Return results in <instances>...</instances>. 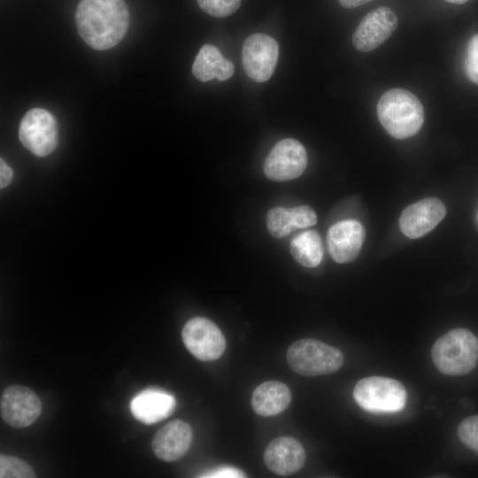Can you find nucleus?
Wrapping results in <instances>:
<instances>
[{"label":"nucleus","instance_id":"f257e3e1","mask_svg":"<svg viewBox=\"0 0 478 478\" xmlns=\"http://www.w3.org/2000/svg\"><path fill=\"white\" fill-rule=\"evenodd\" d=\"M75 22L80 36L89 47L105 50L126 35L129 12L124 0H81Z\"/></svg>","mask_w":478,"mask_h":478},{"label":"nucleus","instance_id":"f03ea898","mask_svg":"<svg viewBox=\"0 0 478 478\" xmlns=\"http://www.w3.org/2000/svg\"><path fill=\"white\" fill-rule=\"evenodd\" d=\"M376 112L383 128L394 138L416 135L424 122V109L419 98L405 89H391L379 99Z\"/></svg>","mask_w":478,"mask_h":478},{"label":"nucleus","instance_id":"7ed1b4c3","mask_svg":"<svg viewBox=\"0 0 478 478\" xmlns=\"http://www.w3.org/2000/svg\"><path fill=\"white\" fill-rule=\"evenodd\" d=\"M431 356L442 374H466L478 362V338L466 328L451 329L436 341Z\"/></svg>","mask_w":478,"mask_h":478},{"label":"nucleus","instance_id":"20e7f679","mask_svg":"<svg viewBox=\"0 0 478 478\" xmlns=\"http://www.w3.org/2000/svg\"><path fill=\"white\" fill-rule=\"evenodd\" d=\"M289 367L298 374L318 376L338 371L343 364V355L338 349L316 339H301L288 349Z\"/></svg>","mask_w":478,"mask_h":478},{"label":"nucleus","instance_id":"39448f33","mask_svg":"<svg viewBox=\"0 0 478 478\" xmlns=\"http://www.w3.org/2000/svg\"><path fill=\"white\" fill-rule=\"evenodd\" d=\"M353 397L365 411L374 413L397 412L404 409L407 393L398 381L384 376H369L357 382Z\"/></svg>","mask_w":478,"mask_h":478},{"label":"nucleus","instance_id":"423d86ee","mask_svg":"<svg viewBox=\"0 0 478 478\" xmlns=\"http://www.w3.org/2000/svg\"><path fill=\"white\" fill-rule=\"evenodd\" d=\"M19 137L33 154L38 157L50 154L58 143V128L54 116L42 108L29 110L20 121Z\"/></svg>","mask_w":478,"mask_h":478},{"label":"nucleus","instance_id":"0eeeda50","mask_svg":"<svg viewBox=\"0 0 478 478\" xmlns=\"http://www.w3.org/2000/svg\"><path fill=\"white\" fill-rule=\"evenodd\" d=\"M278 57L279 45L270 35L255 33L243 42V67L247 76L257 82H265L270 79Z\"/></svg>","mask_w":478,"mask_h":478},{"label":"nucleus","instance_id":"6e6552de","mask_svg":"<svg viewBox=\"0 0 478 478\" xmlns=\"http://www.w3.org/2000/svg\"><path fill=\"white\" fill-rule=\"evenodd\" d=\"M307 152L297 140L286 138L278 142L264 162V173L273 181H285L300 176L307 166Z\"/></svg>","mask_w":478,"mask_h":478},{"label":"nucleus","instance_id":"1a4fd4ad","mask_svg":"<svg viewBox=\"0 0 478 478\" xmlns=\"http://www.w3.org/2000/svg\"><path fill=\"white\" fill-rule=\"evenodd\" d=\"M181 337L188 351L202 361L219 358L226 349V340L220 329L206 318L189 320L182 328Z\"/></svg>","mask_w":478,"mask_h":478},{"label":"nucleus","instance_id":"9d476101","mask_svg":"<svg viewBox=\"0 0 478 478\" xmlns=\"http://www.w3.org/2000/svg\"><path fill=\"white\" fill-rule=\"evenodd\" d=\"M0 409L1 416L7 424L20 428L37 420L42 412V403L31 389L12 385L2 392Z\"/></svg>","mask_w":478,"mask_h":478},{"label":"nucleus","instance_id":"9b49d317","mask_svg":"<svg viewBox=\"0 0 478 478\" xmlns=\"http://www.w3.org/2000/svg\"><path fill=\"white\" fill-rule=\"evenodd\" d=\"M397 18L386 6L379 7L367 13L352 35L355 49L369 52L382 45L397 29Z\"/></svg>","mask_w":478,"mask_h":478},{"label":"nucleus","instance_id":"f8f14e48","mask_svg":"<svg viewBox=\"0 0 478 478\" xmlns=\"http://www.w3.org/2000/svg\"><path fill=\"white\" fill-rule=\"evenodd\" d=\"M446 208L436 197H426L408 205L401 213L399 227L411 239L430 232L444 218Z\"/></svg>","mask_w":478,"mask_h":478},{"label":"nucleus","instance_id":"ddd939ff","mask_svg":"<svg viewBox=\"0 0 478 478\" xmlns=\"http://www.w3.org/2000/svg\"><path fill=\"white\" fill-rule=\"evenodd\" d=\"M365 235L364 227L355 220H345L334 224L327 234L330 256L340 264L351 262L358 257Z\"/></svg>","mask_w":478,"mask_h":478},{"label":"nucleus","instance_id":"4468645a","mask_svg":"<svg viewBox=\"0 0 478 478\" xmlns=\"http://www.w3.org/2000/svg\"><path fill=\"white\" fill-rule=\"evenodd\" d=\"M265 464L278 475H289L299 471L305 462V451L295 438L281 436L274 439L264 453Z\"/></svg>","mask_w":478,"mask_h":478},{"label":"nucleus","instance_id":"2eb2a0df","mask_svg":"<svg viewBox=\"0 0 478 478\" xmlns=\"http://www.w3.org/2000/svg\"><path fill=\"white\" fill-rule=\"evenodd\" d=\"M192 437V429L188 423L180 420H172L155 434L151 448L158 459L174 461L189 451Z\"/></svg>","mask_w":478,"mask_h":478},{"label":"nucleus","instance_id":"dca6fc26","mask_svg":"<svg viewBox=\"0 0 478 478\" xmlns=\"http://www.w3.org/2000/svg\"><path fill=\"white\" fill-rule=\"evenodd\" d=\"M176 405L173 396L157 388L146 389L130 402L133 416L144 424L157 423L170 416Z\"/></svg>","mask_w":478,"mask_h":478},{"label":"nucleus","instance_id":"f3484780","mask_svg":"<svg viewBox=\"0 0 478 478\" xmlns=\"http://www.w3.org/2000/svg\"><path fill=\"white\" fill-rule=\"evenodd\" d=\"M291 393L288 386L278 381H268L256 388L251 397L254 412L261 416H273L289 405Z\"/></svg>","mask_w":478,"mask_h":478},{"label":"nucleus","instance_id":"a211bd4d","mask_svg":"<svg viewBox=\"0 0 478 478\" xmlns=\"http://www.w3.org/2000/svg\"><path fill=\"white\" fill-rule=\"evenodd\" d=\"M234 72L233 63L225 58L219 49L212 44L201 47L192 66L193 75L203 82L213 78L226 81L232 77Z\"/></svg>","mask_w":478,"mask_h":478},{"label":"nucleus","instance_id":"6ab92c4d","mask_svg":"<svg viewBox=\"0 0 478 478\" xmlns=\"http://www.w3.org/2000/svg\"><path fill=\"white\" fill-rule=\"evenodd\" d=\"M290 252L300 265L311 268L318 266L323 258L320 235L315 230L299 234L291 241Z\"/></svg>","mask_w":478,"mask_h":478},{"label":"nucleus","instance_id":"aec40b11","mask_svg":"<svg viewBox=\"0 0 478 478\" xmlns=\"http://www.w3.org/2000/svg\"><path fill=\"white\" fill-rule=\"evenodd\" d=\"M266 225L269 233L275 238H283L296 228L291 209L274 207L266 214Z\"/></svg>","mask_w":478,"mask_h":478},{"label":"nucleus","instance_id":"412c9836","mask_svg":"<svg viewBox=\"0 0 478 478\" xmlns=\"http://www.w3.org/2000/svg\"><path fill=\"white\" fill-rule=\"evenodd\" d=\"M1 478H33L35 477L33 468L24 460L7 455L0 457Z\"/></svg>","mask_w":478,"mask_h":478},{"label":"nucleus","instance_id":"4be33fe9","mask_svg":"<svg viewBox=\"0 0 478 478\" xmlns=\"http://www.w3.org/2000/svg\"><path fill=\"white\" fill-rule=\"evenodd\" d=\"M199 7L207 14L216 17H227L235 12L241 0H197Z\"/></svg>","mask_w":478,"mask_h":478},{"label":"nucleus","instance_id":"5701e85b","mask_svg":"<svg viewBox=\"0 0 478 478\" xmlns=\"http://www.w3.org/2000/svg\"><path fill=\"white\" fill-rule=\"evenodd\" d=\"M458 436L461 443L478 454V415L467 417L459 423Z\"/></svg>","mask_w":478,"mask_h":478},{"label":"nucleus","instance_id":"b1692460","mask_svg":"<svg viewBox=\"0 0 478 478\" xmlns=\"http://www.w3.org/2000/svg\"><path fill=\"white\" fill-rule=\"evenodd\" d=\"M466 77L478 84V34L471 37L467 43L465 58Z\"/></svg>","mask_w":478,"mask_h":478},{"label":"nucleus","instance_id":"393cba45","mask_svg":"<svg viewBox=\"0 0 478 478\" xmlns=\"http://www.w3.org/2000/svg\"><path fill=\"white\" fill-rule=\"evenodd\" d=\"M295 219L296 228H306L317 222L314 210L308 205H300L290 208Z\"/></svg>","mask_w":478,"mask_h":478},{"label":"nucleus","instance_id":"a878e982","mask_svg":"<svg viewBox=\"0 0 478 478\" xmlns=\"http://www.w3.org/2000/svg\"><path fill=\"white\" fill-rule=\"evenodd\" d=\"M244 476L240 469L232 466H220L200 475V477L208 478H240Z\"/></svg>","mask_w":478,"mask_h":478},{"label":"nucleus","instance_id":"bb28decb","mask_svg":"<svg viewBox=\"0 0 478 478\" xmlns=\"http://www.w3.org/2000/svg\"><path fill=\"white\" fill-rule=\"evenodd\" d=\"M12 179V170L8 164L1 158L0 161V186L4 188L10 184Z\"/></svg>","mask_w":478,"mask_h":478},{"label":"nucleus","instance_id":"cd10ccee","mask_svg":"<svg viewBox=\"0 0 478 478\" xmlns=\"http://www.w3.org/2000/svg\"><path fill=\"white\" fill-rule=\"evenodd\" d=\"M338 1L343 7L351 9V8H355V7L363 5L373 0H338Z\"/></svg>","mask_w":478,"mask_h":478},{"label":"nucleus","instance_id":"c85d7f7f","mask_svg":"<svg viewBox=\"0 0 478 478\" xmlns=\"http://www.w3.org/2000/svg\"><path fill=\"white\" fill-rule=\"evenodd\" d=\"M449 3L455 4H462L466 3L468 0H445Z\"/></svg>","mask_w":478,"mask_h":478},{"label":"nucleus","instance_id":"c756f323","mask_svg":"<svg viewBox=\"0 0 478 478\" xmlns=\"http://www.w3.org/2000/svg\"><path fill=\"white\" fill-rule=\"evenodd\" d=\"M476 220H477V223H478V212H477V215H476Z\"/></svg>","mask_w":478,"mask_h":478}]
</instances>
